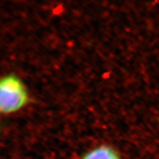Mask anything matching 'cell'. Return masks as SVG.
Instances as JSON below:
<instances>
[{"mask_svg":"<svg viewBox=\"0 0 159 159\" xmlns=\"http://www.w3.org/2000/svg\"><path fill=\"white\" fill-rule=\"evenodd\" d=\"M29 95L22 81L17 76L9 74L0 83V110L8 114L16 112L27 105Z\"/></svg>","mask_w":159,"mask_h":159,"instance_id":"cell-1","label":"cell"},{"mask_svg":"<svg viewBox=\"0 0 159 159\" xmlns=\"http://www.w3.org/2000/svg\"><path fill=\"white\" fill-rule=\"evenodd\" d=\"M82 159H121V157L114 148L107 145H102L91 149Z\"/></svg>","mask_w":159,"mask_h":159,"instance_id":"cell-2","label":"cell"}]
</instances>
